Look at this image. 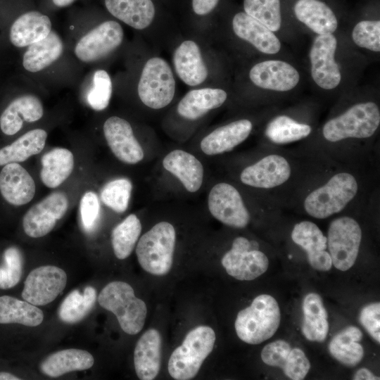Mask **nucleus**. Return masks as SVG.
<instances>
[{"instance_id": "29", "label": "nucleus", "mask_w": 380, "mask_h": 380, "mask_svg": "<svg viewBox=\"0 0 380 380\" xmlns=\"http://www.w3.org/2000/svg\"><path fill=\"white\" fill-rule=\"evenodd\" d=\"M105 5L112 15L137 30L149 26L156 13L151 0H105Z\"/></svg>"}, {"instance_id": "3", "label": "nucleus", "mask_w": 380, "mask_h": 380, "mask_svg": "<svg viewBox=\"0 0 380 380\" xmlns=\"http://www.w3.org/2000/svg\"><path fill=\"white\" fill-rule=\"evenodd\" d=\"M176 232L168 222H160L139 239L136 255L140 266L153 275L167 274L172 265Z\"/></svg>"}, {"instance_id": "1", "label": "nucleus", "mask_w": 380, "mask_h": 380, "mask_svg": "<svg viewBox=\"0 0 380 380\" xmlns=\"http://www.w3.org/2000/svg\"><path fill=\"white\" fill-rule=\"evenodd\" d=\"M281 313L277 300L270 295L255 297L251 305L239 312L235 320L238 337L249 344H259L277 331Z\"/></svg>"}, {"instance_id": "6", "label": "nucleus", "mask_w": 380, "mask_h": 380, "mask_svg": "<svg viewBox=\"0 0 380 380\" xmlns=\"http://www.w3.org/2000/svg\"><path fill=\"white\" fill-rule=\"evenodd\" d=\"M379 123L377 105L374 102L360 103L327 122L322 133L324 139L331 142L347 138H368L374 134Z\"/></svg>"}, {"instance_id": "23", "label": "nucleus", "mask_w": 380, "mask_h": 380, "mask_svg": "<svg viewBox=\"0 0 380 380\" xmlns=\"http://www.w3.org/2000/svg\"><path fill=\"white\" fill-rule=\"evenodd\" d=\"M252 127L251 122L246 119L234 121L220 127L201 140V149L208 156L230 151L248 138Z\"/></svg>"}, {"instance_id": "48", "label": "nucleus", "mask_w": 380, "mask_h": 380, "mask_svg": "<svg viewBox=\"0 0 380 380\" xmlns=\"http://www.w3.org/2000/svg\"><path fill=\"white\" fill-rule=\"evenodd\" d=\"M219 0H192V8L198 15H205L211 12Z\"/></svg>"}, {"instance_id": "46", "label": "nucleus", "mask_w": 380, "mask_h": 380, "mask_svg": "<svg viewBox=\"0 0 380 380\" xmlns=\"http://www.w3.org/2000/svg\"><path fill=\"white\" fill-rule=\"evenodd\" d=\"M100 202L96 193L87 191L80 203V213L82 227L86 232H91L96 225L100 215Z\"/></svg>"}, {"instance_id": "4", "label": "nucleus", "mask_w": 380, "mask_h": 380, "mask_svg": "<svg viewBox=\"0 0 380 380\" xmlns=\"http://www.w3.org/2000/svg\"><path fill=\"white\" fill-rule=\"evenodd\" d=\"M98 301L103 308L115 315L126 334L134 335L143 329L147 314L146 305L136 297L129 284L120 281L110 282L100 292Z\"/></svg>"}, {"instance_id": "11", "label": "nucleus", "mask_w": 380, "mask_h": 380, "mask_svg": "<svg viewBox=\"0 0 380 380\" xmlns=\"http://www.w3.org/2000/svg\"><path fill=\"white\" fill-rule=\"evenodd\" d=\"M67 283L65 272L56 266L44 265L30 272L24 283L23 298L36 306L54 300Z\"/></svg>"}, {"instance_id": "12", "label": "nucleus", "mask_w": 380, "mask_h": 380, "mask_svg": "<svg viewBox=\"0 0 380 380\" xmlns=\"http://www.w3.org/2000/svg\"><path fill=\"white\" fill-rule=\"evenodd\" d=\"M68 198L63 192H53L34 205L25 214L23 227L25 233L32 238L48 234L56 222L65 214Z\"/></svg>"}, {"instance_id": "26", "label": "nucleus", "mask_w": 380, "mask_h": 380, "mask_svg": "<svg viewBox=\"0 0 380 380\" xmlns=\"http://www.w3.org/2000/svg\"><path fill=\"white\" fill-rule=\"evenodd\" d=\"M163 167L175 175L189 192H196L203 180V167L194 155L180 149L170 151L163 160Z\"/></svg>"}, {"instance_id": "5", "label": "nucleus", "mask_w": 380, "mask_h": 380, "mask_svg": "<svg viewBox=\"0 0 380 380\" xmlns=\"http://www.w3.org/2000/svg\"><path fill=\"white\" fill-rule=\"evenodd\" d=\"M357 189L353 175L348 172L336 174L324 185L308 194L304 208L313 217H329L341 212L355 198Z\"/></svg>"}, {"instance_id": "9", "label": "nucleus", "mask_w": 380, "mask_h": 380, "mask_svg": "<svg viewBox=\"0 0 380 380\" xmlns=\"http://www.w3.org/2000/svg\"><path fill=\"white\" fill-rule=\"evenodd\" d=\"M223 267L231 277L241 281H251L266 272L269 260L262 251L243 236L236 237L231 249L222 257Z\"/></svg>"}, {"instance_id": "30", "label": "nucleus", "mask_w": 380, "mask_h": 380, "mask_svg": "<svg viewBox=\"0 0 380 380\" xmlns=\"http://www.w3.org/2000/svg\"><path fill=\"white\" fill-rule=\"evenodd\" d=\"M227 94L221 89L203 88L189 91L177 105V112L188 120H196L208 111L220 107Z\"/></svg>"}, {"instance_id": "20", "label": "nucleus", "mask_w": 380, "mask_h": 380, "mask_svg": "<svg viewBox=\"0 0 380 380\" xmlns=\"http://www.w3.org/2000/svg\"><path fill=\"white\" fill-rule=\"evenodd\" d=\"M36 186L29 172L19 163H10L0 172V192L10 204L19 206L34 198Z\"/></svg>"}, {"instance_id": "42", "label": "nucleus", "mask_w": 380, "mask_h": 380, "mask_svg": "<svg viewBox=\"0 0 380 380\" xmlns=\"http://www.w3.org/2000/svg\"><path fill=\"white\" fill-rule=\"evenodd\" d=\"M132 184L128 179L119 178L108 182L101 191L102 202L113 211L122 213L128 207Z\"/></svg>"}, {"instance_id": "32", "label": "nucleus", "mask_w": 380, "mask_h": 380, "mask_svg": "<svg viewBox=\"0 0 380 380\" xmlns=\"http://www.w3.org/2000/svg\"><path fill=\"white\" fill-rule=\"evenodd\" d=\"M302 332L310 341L322 342L329 331L327 312L320 296L310 293L303 301Z\"/></svg>"}, {"instance_id": "35", "label": "nucleus", "mask_w": 380, "mask_h": 380, "mask_svg": "<svg viewBox=\"0 0 380 380\" xmlns=\"http://www.w3.org/2000/svg\"><path fill=\"white\" fill-rule=\"evenodd\" d=\"M362 333L355 326H348L336 334L329 344V350L336 360L349 367L357 365L362 359L364 349L359 341Z\"/></svg>"}, {"instance_id": "43", "label": "nucleus", "mask_w": 380, "mask_h": 380, "mask_svg": "<svg viewBox=\"0 0 380 380\" xmlns=\"http://www.w3.org/2000/svg\"><path fill=\"white\" fill-rule=\"evenodd\" d=\"M111 95L112 82L108 73L103 70H96L87 95L89 106L95 110H103L108 106Z\"/></svg>"}, {"instance_id": "50", "label": "nucleus", "mask_w": 380, "mask_h": 380, "mask_svg": "<svg viewBox=\"0 0 380 380\" xmlns=\"http://www.w3.org/2000/svg\"><path fill=\"white\" fill-rule=\"evenodd\" d=\"M20 378L17 377L16 376H14L13 374L8 373V372H0V380H19Z\"/></svg>"}, {"instance_id": "31", "label": "nucleus", "mask_w": 380, "mask_h": 380, "mask_svg": "<svg viewBox=\"0 0 380 380\" xmlns=\"http://www.w3.org/2000/svg\"><path fill=\"white\" fill-rule=\"evenodd\" d=\"M94 362L89 352L81 349H65L48 356L41 364L42 372L50 377H58L65 374L86 370Z\"/></svg>"}, {"instance_id": "10", "label": "nucleus", "mask_w": 380, "mask_h": 380, "mask_svg": "<svg viewBox=\"0 0 380 380\" xmlns=\"http://www.w3.org/2000/svg\"><path fill=\"white\" fill-rule=\"evenodd\" d=\"M210 214L222 224L243 228L250 221V214L239 191L232 185L221 182L213 186L208 198Z\"/></svg>"}, {"instance_id": "15", "label": "nucleus", "mask_w": 380, "mask_h": 380, "mask_svg": "<svg viewBox=\"0 0 380 380\" xmlns=\"http://www.w3.org/2000/svg\"><path fill=\"white\" fill-rule=\"evenodd\" d=\"M103 129L109 148L119 160L134 165L143 160L144 150L128 121L112 116L105 121Z\"/></svg>"}, {"instance_id": "19", "label": "nucleus", "mask_w": 380, "mask_h": 380, "mask_svg": "<svg viewBox=\"0 0 380 380\" xmlns=\"http://www.w3.org/2000/svg\"><path fill=\"white\" fill-rule=\"evenodd\" d=\"M249 77L257 87L278 91L293 89L298 83V72L291 64L278 60L265 61L255 64Z\"/></svg>"}, {"instance_id": "8", "label": "nucleus", "mask_w": 380, "mask_h": 380, "mask_svg": "<svg viewBox=\"0 0 380 380\" xmlns=\"http://www.w3.org/2000/svg\"><path fill=\"white\" fill-rule=\"evenodd\" d=\"M362 239L359 224L350 217L334 220L329 227L327 248L332 265L341 271L349 270L358 255Z\"/></svg>"}, {"instance_id": "14", "label": "nucleus", "mask_w": 380, "mask_h": 380, "mask_svg": "<svg viewBox=\"0 0 380 380\" xmlns=\"http://www.w3.org/2000/svg\"><path fill=\"white\" fill-rule=\"evenodd\" d=\"M336 46L337 40L332 34L318 35L310 51L312 77L324 89L336 88L341 80L338 65L334 60Z\"/></svg>"}, {"instance_id": "45", "label": "nucleus", "mask_w": 380, "mask_h": 380, "mask_svg": "<svg viewBox=\"0 0 380 380\" xmlns=\"http://www.w3.org/2000/svg\"><path fill=\"white\" fill-rule=\"evenodd\" d=\"M352 37L357 46L379 52L380 51V21L359 22L353 30Z\"/></svg>"}, {"instance_id": "7", "label": "nucleus", "mask_w": 380, "mask_h": 380, "mask_svg": "<svg viewBox=\"0 0 380 380\" xmlns=\"http://www.w3.org/2000/svg\"><path fill=\"white\" fill-rule=\"evenodd\" d=\"M175 91V81L169 64L163 58L147 61L138 84L141 102L152 109H160L170 103Z\"/></svg>"}, {"instance_id": "21", "label": "nucleus", "mask_w": 380, "mask_h": 380, "mask_svg": "<svg viewBox=\"0 0 380 380\" xmlns=\"http://www.w3.org/2000/svg\"><path fill=\"white\" fill-rule=\"evenodd\" d=\"M162 341L155 329L146 331L138 340L134 351V365L139 379L153 380L161 366Z\"/></svg>"}, {"instance_id": "18", "label": "nucleus", "mask_w": 380, "mask_h": 380, "mask_svg": "<svg viewBox=\"0 0 380 380\" xmlns=\"http://www.w3.org/2000/svg\"><path fill=\"white\" fill-rule=\"evenodd\" d=\"M293 241L307 253L310 265L315 270L326 272L332 266L327 248V239L313 222L302 221L295 224L291 232Z\"/></svg>"}, {"instance_id": "39", "label": "nucleus", "mask_w": 380, "mask_h": 380, "mask_svg": "<svg viewBox=\"0 0 380 380\" xmlns=\"http://www.w3.org/2000/svg\"><path fill=\"white\" fill-rule=\"evenodd\" d=\"M141 232V222L134 214L129 215L113 229L111 242L117 258L124 260L130 255Z\"/></svg>"}, {"instance_id": "36", "label": "nucleus", "mask_w": 380, "mask_h": 380, "mask_svg": "<svg viewBox=\"0 0 380 380\" xmlns=\"http://www.w3.org/2000/svg\"><path fill=\"white\" fill-rule=\"evenodd\" d=\"M47 133L34 129L23 134L12 144L0 149V166L10 163H20L39 154L44 149Z\"/></svg>"}, {"instance_id": "28", "label": "nucleus", "mask_w": 380, "mask_h": 380, "mask_svg": "<svg viewBox=\"0 0 380 380\" xmlns=\"http://www.w3.org/2000/svg\"><path fill=\"white\" fill-rule=\"evenodd\" d=\"M297 19L318 35L332 34L338 21L332 10L319 0H298L294 5Z\"/></svg>"}, {"instance_id": "24", "label": "nucleus", "mask_w": 380, "mask_h": 380, "mask_svg": "<svg viewBox=\"0 0 380 380\" xmlns=\"http://www.w3.org/2000/svg\"><path fill=\"white\" fill-rule=\"evenodd\" d=\"M43 114L42 103L37 96L23 95L13 100L1 113V130L6 135H13L22 128L23 122L37 121Z\"/></svg>"}, {"instance_id": "41", "label": "nucleus", "mask_w": 380, "mask_h": 380, "mask_svg": "<svg viewBox=\"0 0 380 380\" xmlns=\"http://www.w3.org/2000/svg\"><path fill=\"white\" fill-rule=\"evenodd\" d=\"M245 13L265 25L272 32L281 24L280 0H244Z\"/></svg>"}, {"instance_id": "37", "label": "nucleus", "mask_w": 380, "mask_h": 380, "mask_svg": "<svg viewBox=\"0 0 380 380\" xmlns=\"http://www.w3.org/2000/svg\"><path fill=\"white\" fill-rule=\"evenodd\" d=\"M43 319V312L36 305L15 297L0 296V324L17 323L37 327Z\"/></svg>"}, {"instance_id": "51", "label": "nucleus", "mask_w": 380, "mask_h": 380, "mask_svg": "<svg viewBox=\"0 0 380 380\" xmlns=\"http://www.w3.org/2000/svg\"><path fill=\"white\" fill-rule=\"evenodd\" d=\"M75 0H52L53 3L58 7H65L72 4Z\"/></svg>"}, {"instance_id": "2", "label": "nucleus", "mask_w": 380, "mask_h": 380, "mask_svg": "<svg viewBox=\"0 0 380 380\" xmlns=\"http://www.w3.org/2000/svg\"><path fill=\"white\" fill-rule=\"evenodd\" d=\"M215 338L214 330L208 326H198L191 330L170 357L167 369L171 377L176 380L195 377L212 352Z\"/></svg>"}, {"instance_id": "16", "label": "nucleus", "mask_w": 380, "mask_h": 380, "mask_svg": "<svg viewBox=\"0 0 380 380\" xmlns=\"http://www.w3.org/2000/svg\"><path fill=\"white\" fill-rule=\"evenodd\" d=\"M291 173L288 161L281 156L272 154L244 168L240 175V179L247 186L271 189L286 182Z\"/></svg>"}, {"instance_id": "17", "label": "nucleus", "mask_w": 380, "mask_h": 380, "mask_svg": "<svg viewBox=\"0 0 380 380\" xmlns=\"http://www.w3.org/2000/svg\"><path fill=\"white\" fill-rule=\"evenodd\" d=\"M261 359L267 365L281 368L293 380L303 379L310 369L304 352L298 348H291L283 340L267 344L261 352Z\"/></svg>"}, {"instance_id": "49", "label": "nucleus", "mask_w": 380, "mask_h": 380, "mask_svg": "<svg viewBox=\"0 0 380 380\" xmlns=\"http://www.w3.org/2000/svg\"><path fill=\"white\" fill-rule=\"evenodd\" d=\"M355 380H376L379 379L370 370L366 368H361L357 371L353 376Z\"/></svg>"}, {"instance_id": "25", "label": "nucleus", "mask_w": 380, "mask_h": 380, "mask_svg": "<svg viewBox=\"0 0 380 380\" xmlns=\"http://www.w3.org/2000/svg\"><path fill=\"white\" fill-rule=\"evenodd\" d=\"M173 63L177 75L189 86H197L208 77L199 46L194 41H184L176 49Z\"/></svg>"}, {"instance_id": "22", "label": "nucleus", "mask_w": 380, "mask_h": 380, "mask_svg": "<svg viewBox=\"0 0 380 380\" xmlns=\"http://www.w3.org/2000/svg\"><path fill=\"white\" fill-rule=\"evenodd\" d=\"M235 34L249 42L259 51L274 54L279 51L281 43L272 31L245 12L236 13L232 20Z\"/></svg>"}, {"instance_id": "33", "label": "nucleus", "mask_w": 380, "mask_h": 380, "mask_svg": "<svg viewBox=\"0 0 380 380\" xmlns=\"http://www.w3.org/2000/svg\"><path fill=\"white\" fill-rule=\"evenodd\" d=\"M40 178L51 189L60 186L71 175L74 168V156L65 148H55L45 153L41 160Z\"/></svg>"}, {"instance_id": "27", "label": "nucleus", "mask_w": 380, "mask_h": 380, "mask_svg": "<svg viewBox=\"0 0 380 380\" xmlns=\"http://www.w3.org/2000/svg\"><path fill=\"white\" fill-rule=\"evenodd\" d=\"M51 31L49 18L39 11L20 15L10 29V41L16 47L30 46L45 38Z\"/></svg>"}, {"instance_id": "13", "label": "nucleus", "mask_w": 380, "mask_h": 380, "mask_svg": "<svg viewBox=\"0 0 380 380\" xmlns=\"http://www.w3.org/2000/svg\"><path fill=\"white\" fill-rule=\"evenodd\" d=\"M123 30L116 21H105L83 36L75 48L82 61H98L116 49L123 39Z\"/></svg>"}, {"instance_id": "47", "label": "nucleus", "mask_w": 380, "mask_h": 380, "mask_svg": "<svg viewBox=\"0 0 380 380\" xmlns=\"http://www.w3.org/2000/svg\"><path fill=\"white\" fill-rule=\"evenodd\" d=\"M380 303H374L365 306L360 314V322L369 335L380 342Z\"/></svg>"}, {"instance_id": "38", "label": "nucleus", "mask_w": 380, "mask_h": 380, "mask_svg": "<svg viewBox=\"0 0 380 380\" xmlns=\"http://www.w3.org/2000/svg\"><path fill=\"white\" fill-rule=\"evenodd\" d=\"M96 299V290L91 286L84 289L82 293L78 290L70 292L63 300L58 309V317L68 324L82 320L91 310Z\"/></svg>"}, {"instance_id": "34", "label": "nucleus", "mask_w": 380, "mask_h": 380, "mask_svg": "<svg viewBox=\"0 0 380 380\" xmlns=\"http://www.w3.org/2000/svg\"><path fill=\"white\" fill-rule=\"evenodd\" d=\"M63 51L61 37L51 31L43 39L28 46L23 55V67L31 72H39L58 59Z\"/></svg>"}, {"instance_id": "40", "label": "nucleus", "mask_w": 380, "mask_h": 380, "mask_svg": "<svg viewBox=\"0 0 380 380\" xmlns=\"http://www.w3.org/2000/svg\"><path fill=\"white\" fill-rule=\"evenodd\" d=\"M311 132V127L299 123L286 115L272 119L267 125L265 136L272 142L284 144L300 140Z\"/></svg>"}, {"instance_id": "44", "label": "nucleus", "mask_w": 380, "mask_h": 380, "mask_svg": "<svg viewBox=\"0 0 380 380\" xmlns=\"http://www.w3.org/2000/svg\"><path fill=\"white\" fill-rule=\"evenodd\" d=\"M4 265L0 267V289H8L20 281L23 272V258L16 247H10L4 253Z\"/></svg>"}]
</instances>
